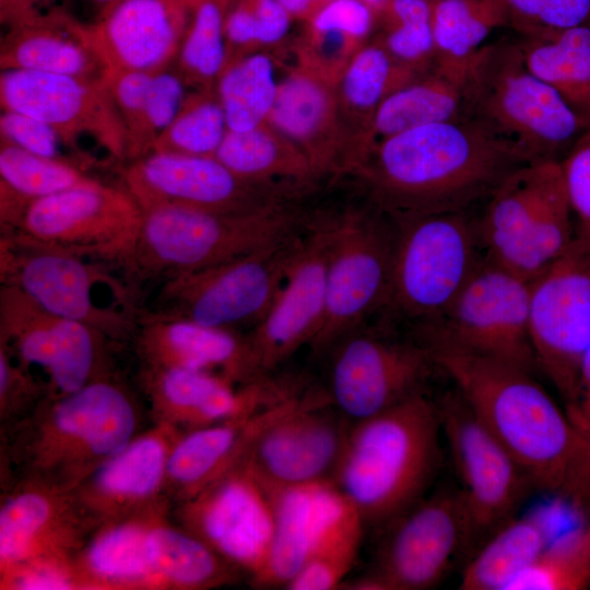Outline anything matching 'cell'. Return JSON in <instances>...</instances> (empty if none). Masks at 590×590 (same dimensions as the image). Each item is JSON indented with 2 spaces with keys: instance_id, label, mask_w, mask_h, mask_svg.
<instances>
[{
  "instance_id": "6da1fadb",
  "label": "cell",
  "mask_w": 590,
  "mask_h": 590,
  "mask_svg": "<svg viewBox=\"0 0 590 590\" xmlns=\"http://www.w3.org/2000/svg\"><path fill=\"white\" fill-rule=\"evenodd\" d=\"M425 349L535 489L585 510L590 498V439L533 371L492 357Z\"/></svg>"
},
{
  "instance_id": "7a4b0ae2",
  "label": "cell",
  "mask_w": 590,
  "mask_h": 590,
  "mask_svg": "<svg viewBox=\"0 0 590 590\" xmlns=\"http://www.w3.org/2000/svg\"><path fill=\"white\" fill-rule=\"evenodd\" d=\"M141 403L117 375L67 394H48L0 429L1 489L28 482L72 491L142 429Z\"/></svg>"
},
{
  "instance_id": "3957f363",
  "label": "cell",
  "mask_w": 590,
  "mask_h": 590,
  "mask_svg": "<svg viewBox=\"0 0 590 590\" xmlns=\"http://www.w3.org/2000/svg\"><path fill=\"white\" fill-rule=\"evenodd\" d=\"M528 163L511 145L460 119L380 140L369 176L380 200L400 215L464 211Z\"/></svg>"
},
{
  "instance_id": "277c9868",
  "label": "cell",
  "mask_w": 590,
  "mask_h": 590,
  "mask_svg": "<svg viewBox=\"0 0 590 590\" xmlns=\"http://www.w3.org/2000/svg\"><path fill=\"white\" fill-rule=\"evenodd\" d=\"M440 437L437 402L425 391L351 424L333 483L365 527L384 529L424 498Z\"/></svg>"
},
{
  "instance_id": "5b68a950",
  "label": "cell",
  "mask_w": 590,
  "mask_h": 590,
  "mask_svg": "<svg viewBox=\"0 0 590 590\" xmlns=\"http://www.w3.org/2000/svg\"><path fill=\"white\" fill-rule=\"evenodd\" d=\"M172 503L97 528L74 559L80 590H209L244 574L179 526Z\"/></svg>"
},
{
  "instance_id": "8992f818",
  "label": "cell",
  "mask_w": 590,
  "mask_h": 590,
  "mask_svg": "<svg viewBox=\"0 0 590 590\" xmlns=\"http://www.w3.org/2000/svg\"><path fill=\"white\" fill-rule=\"evenodd\" d=\"M463 120L530 163L560 161L590 127L527 67L518 40L483 45L472 57Z\"/></svg>"
},
{
  "instance_id": "52a82bcc",
  "label": "cell",
  "mask_w": 590,
  "mask_h": 590,
  "mask_svg": "<svg viewBox=\"0 0 590 590\" xmlns=\"http://www.w3.org/2000/svg\"><path fill=\"white\" fill-rule=\"evenodd\" d=\"M305 227L279 203L237 213L185 206L143 212L133 244L118 263L131 284L161 282L251 253Z\"/></svg>"
},
{
  "instance_id": "ba28073f",
  "label": "cell",
  "mask_w": 590,
  "mask_h": 590,
  "mask_svg": "<svg viewBox=\"0 0 590 590\" xmlns=\"http://www.w3.org/2000/svg\"><path fill=\"white\" fill-rule=\"evenodd\" d=\"M477 223L485 258L532 281L574 237L558 161L522 165L487 198Z\"/></svg>"
},
{
  "instance_id": "9c48e42d",
  "label": "cell",
  "mask_w": 590,
  "mask_h": 590,
  "mask_svg": "<svg viewBox=\"0 0 590 590\" xmlns=\"http://www.w3.org/2000/svg\"><path fill=\"white\" fill-rule=\"evenodd\" d=\"M393 233L389 294L408 318L433 322L450 307L482 260L477 224L464 211L401 215Z\"/></svg>"
},
{
  "instance_id": "30bf717a",
  "label": "cell",
  "mask_w": 590,
  "mask_h": 590,
  "mask_svg": "<svg viewBox=\"0 0 590 590\" xmlns=\"http://www.w3.org/2000/svg\"><path fill=\"white\" fill-rule=\"evenodd\" d=\"M459 481L458 498L469 558L495 531L518 515L535 492L530 477L457 391L437 402Z\"/></svg>"
},
{
  "instance_id": "8fae6325",
  "label": "cell",
  "mask_w": 590,
  "mask_h": 590,
  "mask_svg": "<svg viewBox=\"0 0 590 590\" xmlns=\"http://www.w3.org/2000/svg\"><path fill=\"white\" fill-rule=\"evenodd\" d=\"M305 227L251 253L162 281L146 312L226 329L257 324L282 286Z\"/></svg>"
},
{
  "instance_id": "7c38bea8",
  "label": "cell",
  "mask_w": 590,
  "mask_h": 590,
  "mask_svg": "<svg viewBox=\"0 0 590 590\" xmlns=\"http://www.w3.org/2000/svg\"><path fill=\"white\" fill-rule=\"evenodd\" d=\"M0 284L20 288L51 314L87 323L115 343L132 340L138 316L98 305L93 290L107 285L129 302L128 286L101 266L20 232L0 233Z\"/></svg>"
},
{
  "instance_id": "4fadbf2b",
  "label": "cell",
  "mask_w": 590,
  "mask_h": 590,
  "mask_svg": "<svg viewBox=\"0 0 590 590\" xmlns=\"http://www.w3.org/2000/svg\"><path fill=\"white\" fill-rule=\"evenodd\" d=\"M530 282L485 258L448 310L436 321L422 324L417 341L427 349L492 357L534 371Z\"/></svg>"
},
{
  "instance_id": "5bb4252c",
  "label": "cell",
  "mask_w": 590,
  "mask_h": 590,
  "mask_svg": "<svg viewBox=\"0 0 590 590\" xmlns=\"http://www.w3.org/2000/svg\"><path fill=\"white\" fill-rule=\"evenodd\" d=\"M529 334L538 368L569 403L590 346V240L567 249L530 282Z\"/></svg>"
},
{
  "instance_id": "9a60e30c",
  "label": "cell",
  "mask_w": 590,
  "mask_h": 590,
  "mask_svg": "<svg viewBox=\"0 0 590 590\" xmlns=\"http://www.w3.org/2000/svg\"><path fill=\"white\" fill-rule=\"evenodd\" d=\"M98 329L51 314L15 286H0V344L48 375L49 394L74 392L114 374L110 344Z\"/></svg>"
},
{
  "instance_id": "2e32d148",
  "label": "cell",
  "mask_w": 590,
  "mask_h": 590,
  "mask_svg": "<svg viewBox=\"0 0 590 590\" xmlns=\"http://www.w3.org/2000/svg\"><path fill=\"white\" fill-rule=\"evenodd\" d=\"M393 234L375 217L349 212L330 224L326 305L309 347L320 354L387 304Z\"/></svg>"
},
{
  "instance_id": "e0dca14e",
  "label": "cell",
  "mask_w": 590,
  "mask_h": 590,
  "mask_svg": "<svg viewBox=\"0 0 590 590\" xmlns=\"http://www.w3.org/2000/svg\"><path fill=\"white\" fill-rule=\"evenodd\" d=\"M369 569L341 588L427 590L437 587L464 551V522L457 491H439L389 526Z\"/></svg>"
},
{
  "instance_id": "ac0fdd59",
  "label": "cell",
  "mask_w": 590,
  "mask_h": 590,
  "mask_svg": "<svg viewBox=\"0 0 590 590\" xmlns=\"http://www.w3.org/2000/svg\"><path fill=\"white\" fill-rule=\"evenodd\" d=\"M172 516L256 587L270 554L273 509L269 492L245 459L197 495L174 505Z\"/></svg>"
},
{
  "instance_id": "d6986e66",
  "label": "cell",
  "mask_w": 590,
  "mask_h": 590,
  "mask_svg": "<svg viewBox=\"0 0 590 590\" xmlns=\"http://www.w3.org/2000/svg\"><path fill=\"white\" fill-rule=\"evenodd\" d=\"M142 217V209L122 186L98 180L33 201L13 232L85 258L119 263Z\"/></svg>"
},
{
  "instance_id": "ffe728a7",
  "label": "cell",
  "mask_w": 590,
  "mask_h": 590,
  "mask_svg": "<svg viewBox=\"0 0 590 590\" xmlns=\"http://www.w3.org/2000/svg\"><path fill=\"white\" fill-rule=\"evenodd\" d=\"M331 404L350 422L379 414L424 392L436 367L417 341H398L353 331L332 349Z\"/></svg>"
},
{
  "instance_id": "44dd1931",
  "label": "cell",
  "mask_w": 590,
  "mask_h": 590,
  "mask_svg": "<svg viewBox=\"0 0 590 590\" xmlns=\"http://www.w3.org/2000/svg\"><path fill=\"white\" fill-rule=\"evenodd\" d=\"M94 531L73 489L28 482L2 488L0 581L26 569L74 566Z\"/></svg>"
},
{
  "instance_id": "7402d4cb",
  "label": "cell",
  "mask_w": 590,
  "mask_h": 590,
  "mask_svg": "<svg viewBox=\"0 0 590 590\" xmlns=\"http://www.w3.org/2000/svg\"><path fill=\"white\" fill-rule=\"evenodd\" d=\"M351 424L327 392L307 391L259 433L245 461L266 488L333 482Z\"/></svg>"
},
{
  "instance_id": "603a6c76",
  "label": "cell",
  "mask_w": 590,
  "mask_h": 590,
  "mask_svg": "<svg viewBox=\"0 0 590 590\" xmlns=\"http://www.w3.org/2000/svg\"><path fill=\"white\" fill-rule=\"evenodd\" d=\"M0 104L48 123L75 149L76 139L88 135L115 158L127 160L126 127L104 76L3 70Z\"/></svg>"
},
{
  "instance_id": "cb8c5ba5",
  "label": "cell",
  "mask_w": 590,
  "mask_h": 590,
  "mask_svg": "<svg viewBox=\"0 0 590 590\" xmlns=\"http://www.w3.org/2000/svg\"><path fill=\"white\" fill-rule=\"evenodd\" d=\"M139 385L153 423L180 432L249 416L300 391L266 376L237 386L220 374L140 365Z\"/></svg>"
},
{
  "instance_id": "d4e9b609",
  "label": "cell",
  "mask_w": 590,
  "mask_h": 590,
  "mask_svg": "<svg viewBox=\"0 0 590 590\" xmlns=\"http://www.w3.org/2000/svg\"><path fill=\"white\" fill-rule=\"evenodd\" d=\"M120 176L143 212L185 206L237 213L278 203L267 184L238 177L215 156L151 152L129 161Z\"/></svg>"
},
{
  "instance_id": "484cf974",
  "label": "cell",
  "mask_w": 590,
  "mask_h": 590,
  "mask_svg": "<svg viewBox=\"0 0 590 590\" xmlns=\"http://www.w3.org/2000/svg\"><path fill=\"white\" fill-rule=\"evenodd\" d=\"M330 222L306 226L282 286L246 335L255 366L268 376L303 345H310L324 315Z\"/></svg>"
},
{
  "instance_id": "4316f807",
  "label": "cell",
  "mask_w": 590,
  "mask_h": 590,
  "mask_svg": "<svg viewBox=\"0 0 590 590\" xmlns=\"http://www.w3.org/2000/svg\"><path fill=\"white\" fill-rule=\"evenodd\" d=\"M181 433L153 423L73 489L95 530L169 502L165 492L167 460Z\"/></svg>"
},
{
  "instance_id": "83f0119b",
  "label": "cell",
  "mask_w": 590,
  "mask_h": 590,
  "mask_svg": "<svg viewBox=\"0 0 590 590\" xmlns=\"http://www.w3.org/2000/svg\"><path fill=\"white\" fill-rule=\"evenodd\" d=\"M189 19L188 0H122L88 33L107 70L154 73L176 61Z\"/></svg>"
},
{
  "instance_id": "f1b7e54d",
  "label": "cell",
  "mask_w": 590,
  "mask_h": 590,
  "mask_svg": "<svg viewBox=\"0 0 590 590\" xmlns=\"http://www.w3.org/2000/svg\"><path fill=\"white\" fill-rule=\"evenodd\" d=\"M131 341L140 365L212 371L237 386L266 377L255 366L246 335L232 329L142 312Z\"/></svg>"
},
{
  "instance_id": "f546056e",
  "label": "cell",
  "mask_w": 590,
  "mask_h": 590,
  "mask_svg": "<svg viewBox=\"0 0 590 590\" xmlns=\"http://www.w3.org/2000/svg\"><path fill=\"white\" fill-rule=\"evenodd\" d=\"M307 391L256 414L182 432L173 445L165 492L172 506L197 495L239 464L259 433Z\"/></svg>"
},
{
  "instance_id": "4dcf8cb0",
  "label": "cell",
  "mask_w": 590,
  "mask_h": 590,
  "mask_svg": "<svg viewBox=\"0 0 590 590\" xmlns=\"http://www.w3.org/2000/svg\"><path fill=\"white\" fill-rule=\"evenodd\" d=\"M273 509V538L257 588L285 587L334 526L349 502L333 482L266 488Z\"/></svg>"
},
{
  "instance_id": "1f68e13d",
  "label": "cell",
  "mask_w": 590,
  "mask_h": 590,
  "mask_svg": "<svg viewBox=\"0 0 590 590\" xmlns=\"http://www.w3.org/2000/svg\"><path fill=\"white\" fill-rule=\"evenodd\" d=\"M0 68L81 78H103L107 70L91 40L88 23L66 10L8 27Z\"/></svg>"
},
{
  "instance_id": "d6a6232c",
  "label": "cell",
  "mask_w": 590,
  "mask_h": 590,
  "mask_svg": "<svg viewBox=\"0 0 590 590\" xmlns=\"http://www.w3.org/2000/svg\"><path fill=\"white\" fill-rule=\"evenodd\" d=\"M472 57L436 56L428 72L389 94L374 109L373 132L382 140L425 125L462 119Z\"/></svg>"
},
{
  "instance_id": "836d02e7",
  "label": "cell",
  "mask_w": 590,
  "mask_h": 590,
  "mask_svg": "<svg viewBox=\"0 0 590 590\" xmlns=\"http://www.w3.org/2000/svg\"><path fill=\"white\" fill-rule=\"evenodd\" d=\"M553 528L547 509L517 515L468 558L459 589L508 590L553 539Z\"/></svg>"
},
{
  "instance_id": "e575fe53",
  "label": "cell",
  "mask_w": 590,
  "mask_h": 590,
  "mask_svg": "<svg viewBox=\"0 0 590 590\" xmlns=\"http://www.w3.org/2000/svg\"><path fill=\"white\" fill-rule=\"evenodd\" d=\"M0 233L13 232L35 200L98 181L85 166L30 153L0 142Z\"/></svg>"
},
{
  "instance_id": "d590c367",
  "label": "cell",
  "mask_w": 590,
  "mask_h": 590,
  "mask_svg": "<svg viewBox=\"0 0 590 590\" xmlns=\"http://www.w3.org/2000/svg\"><path fill=\"white\" fill-rule=\"evenodd\" d=\"M529 70L590 123V25L518 39Z\"/></svg>"
},
{
  "instance_id": "8d00e7d4",
  "label": "cell",
  "mask_w": 590,
  "mask_h": 590,
  "mask_svg": "<svg viewBox=\"0 0 590 590\" xmlns=\"http://www.w3.org/2000/svg\"><path fill=\"white\" fill-rule=\"evenodd\" d=\"M214 156L238 177L259 184L274 177L303 181L317 173L298 146L267 123L245 131L228 129Z\"/></svg>"
},
{
  "instance_id": "74e56055",
  "label": "cell",
  "mask_w": 590,
  "mask_h": 590,
  "mask_svg": "<svg viewBox=\"0 0 590 590\" xmlns=\"http://www.w3.org/2000/svg\"><path fill=\"white\" fill-rule=\"evenodd\" d=\"M332 114L333 99L328 84L317 72L303 70L279 83L267 122L298 146L315 166L314 144L329 127Z\"/></svg>"
},
{
  "instance_id": "f35d334b",
  "label": "cell",
  "mask_w": 590,
  "mask_h": 590,
  "mask_svg": "<svg viewBox=\"0 0 590 590\" xmlns=\"http://www.w3.org/2000/svg\"><path fill=\"white\" fill-rule=\"evenodd\" d=\"M278 85L267 56L253 54L229 61L216 82L228 129L245 131L267 123Z\"/></svg>"
},
{
  "instance_id": "ab89813d",
  "label": "cell",
  "mask_w": 590,
  "mask_h": 590,
  "mask_svg": "<svg viewBox=\"0 0 590 590\" xmlns=\"http://www.w3.org/2000/svg\"><path fill=\"white\" fill-rule=\"evenodd\" d=\"M189 24L176 59L186 85L211 90L227 62L224 23L232 0H188Z\"/></svg>"
},
{
  "instance_id": "60d3db41",
  "label": "cell",
  "mask_w": 590,
  "mask_h": 590,
  "mask_svg": "<svg viewBox=\"0 0 590 590\" xmlns=\"http://www.w3.org/2000/svg\"><path fill=\"white\" fill-rule=\"evenodd\" d=\"M498 26L506 24L494 0L433 1L432 27L437 57L469 59Z\"/></svg>"
},
{
  "instance_id": "b9f144b4",
  "label": "cell",
  "mask_w": 590,
  "mask_h": 590,
  "mask_svg": "<svg viewBox=\"0 0 590 590\" xmlns=\"http://www.w3.org/2000/svg\"><path fill=\"white\" fill-rule=\"evenodd\" d=\"M590 587V527L553 536L508 590H583Z\"/></svg>"
},
{
  "instance_id": "7bdbcfd3",
  "label": "cell",
  "mask_w": 590,
  "mask_h": 590,
  "mask_svg": "<svg viewBox=\"0 0 590 590\" xmlns=\"http://www.w3.org/2000/svg\"><path fill=\"white\" fill-rule=\"evenodd\" d=\"M365 524L350 505L284 587L290 590L341 588L357 559Z\"/></svg>"
},
{
  "instance_id": "ee69618b",
  "label": "cell",
  "mask_w": 590,
  "mask_h": 590,
  "mask_svg": "<svg viewBox=\"0 0 590 590\" xmlns=\"http://www.w3.org/2000/svg\"><path fill=\"white\" fill-rule=\"evenodd\" d=\"M228 130L223 107L211 90L188 94L151 152L214 156ZM150 152V153H151Z\"/></svg>"
},
{
  "instance_id": "f6af8a7d",
  "label": "cell",
  "mask_w": 590,
  "mask_h": 590,
  "mask_svg": "<svg viewBox=\"0 0 590 590\" xmlns=\"http://www.w3.org/2000/svg\"><path fill=\"white\" fill-rule=\"evenodd\" d=\"M425 72V68L396 59L384 45L358 49L342 73V93L347 104L364 110L374 109L389 94Z\"/></svg>"
},
{
  "instance_id": "bcb514c9",
  "label": "cell",
  "mask_w": 590,
  "mask_h": 590,
  "mask_svg": "<svg viewBox=\"0 0 590 590\" xmlns=\"http://www.w3.org/2000/svg\"><path fill=\"white\" fill-rule=\"evenodd\" d=\"M429 0H389L385 48L399 61L426 68L436 59Z\"/></svg>"
},
{
  "instance_id": "7dc6e473",
  "label": "cell",
  "mask_w": 590,
  "mask_h": 590,
  "mask_svg": "<svg viewBox=\"0 0 590 590\" xmlns=\"http://www.w3.org/2000/svg\"><path fill=\"white\" fill-rule=\"evenodd\" d=\"M185 86L178 72L170 68L153 74L139 122L128 137V161L151 152L156 139L179 111L186 97Z\"/></svg>"
},
{
  "instance_id": "c3c4849f",
  "label": "cell",
  "mask_w": 590,
  "mask_h": 590,
  "mask_svg": "<svg viewBox=\"0 0 590 590\" xmlns=\"http://www.w3.org/2000/svg\"><path fill=\"white\" fill-rule=\"evenodd\" d=\"M293 17L278 0H237L224 23L227 57L233 49L268 45L282 39Z\"/></svg>"
},
{
  "instance_id": "681fc988",
  "label": "cell",
  "mask_w": 590,
  "mask_h": 590,
  "mask_svg": "<svg viewBox=\"0 0 590 590\" xmlns=\"http://www.w3.org/2000/svg\"><path fill=\"white\" fill-rule=\"evenodd\" d=\"M374 13L362 0H331L307 20L311 46L347 54L370 32Z\"/></svg>"
},
{
  "instance_id": "f907efd6",
  "label": "cell",
  "mask_w": 590,
  "mask_h": 590,
  "mask_svg": "<svg viewBox=\"0 0 590 590\" xmlns=\"http://www.w3.org/2000/svg\"><path fill=\"white\" fill-rule=\"evenodd\" d=\"M520 36L590 25V0H494Z\"/></svg>"
},
{
  "instance_id": "816d5d0a",
  "label": "cell",
  "mask_w": 590,
  "mask_h": 590,
  "mask_svg": "<svg viewBox=\"0 0 590 590\" xmlns=\"http://www.w3.org/2000/svg\"><path fill=\"white\" fill-rule=\"evenodd\" d=\"M48 394L47 381L38 380L0 344V429L28 416Z\"/></svg>"
},
{
  "instance_id": "f5cc1de1",
  "label": "cell",
  "mask_w": 590,
  "mask_h": 590,
  "mask_svg": "<svg viewBox=\"0 0 590 590\" xmlns=\"http://www.w3.org/2000/svg\"><path fill=\"white\" fill-rule=\"evenodd\" d=\"M575 235L590 240V127L558 161Z\"/></svg>"
},
{
  "instance_id": "db71d44e",
  "label": "cell",
  "mask_w": 590,
  "mask_h": 590,
  "mask_svg": "<svg viewBox=\"0 0 590 590\" xmlns=\"http://www.w3.org/2000/svg\"><path fill=\"white\" fill-rule=\"evenodd\" d=\"M0 134L1 141L30 153L50 158L71 160L85 166V164L63 154V149H72L75 152L78 149L72 146L56 129L26 114L2 109Z\"/></svg>"
},
{
  "instance_id": "11a10c76",
  "label": "cell",
  "mask_w": 590,
  "mask_h": 590,
  "mask_svg": "<svg viewBox=\"0 0 590 590\" xmlns=\"http://www.w3.org/2000/svg\"><path fill=\"white\" fill-rule=\"evenodd\" d=\"M564 410L571 423L590 439V346L580 364L576 394Z\"/></svg>"
},
{
  "instance_id": "9f6ffc18",
  "label": "cell",
  "mask_w": 590,
  "mask_h": 590,
  "mask_svg": "<svg viewBox=\"0 0 590 590\" xmlns=\"http://www.w3.org/2000/svg\"><path fill=\"white\" fill-rule=\"evenodd\" d=\"M54 0H0V21L7 28L56 11Z\"/></svg>"
},
{
  "instance_id": "6f0895ef",
  "label": "cell",
  "mask_w": 590,
  "mask_h": 590,
  "mask_svg": "<svg viewBox=\"0 0 590 590\" xmlns=\"http://www.w3.org/2000/svg\"><path fill=\"white\" fill-rule=\"evenodd\" d=\"M294 19L309 20L317 11L331 0H278Z\"/></svg>"
},
{
  "instance_id": "680465c9",
  "label": "cell",
  "mask_w": 590,
  "mask_h": 590,
  "mask_svg": "<svg viewBox=\"0 0 590 590\" xmlns=\"http://www.w3.org/2000/svg\"><path fill=\"white\" fill-rule=\"evenodd\" d=\"M122 0H83L86 9L92 16L94 23L105 17L110 11H113Z\"/></svg>"
},
{
  "instance_id": "91938a15",
  "label": "cell",
  "mask_w": 590,
  "mask_h": 590,
  "mask_svg": "<svg viewBox=\"0 0 590 590\" xmlns=\"http://www.w3.org/2000/svg\"><path fill=\"white\" fill-rule=\"evenodd\" d=\"M365 2L368 7H370L374 12L376 11H384L389 0H362Z\"/></svg>"
},
{
  "instance_id": "94428289",
  "label": "cell",
  "mask_w": 590,
  "mask_h": 590,
  "mask_svg": "<svg viewBox=\"0 0 590 590\" xmlns=\"http://www.w3.org/2000/svg\"><path fill=\"white\" fill-rule=\"evenodd\" d=\"M585 510L587 511V515H588V518H587V522H586V523L590 527V498H589V500H588V504H587Z\"/></svg>"
},
{
  "instance_id": "6125c7cd",
  "label": "cell",
  "mask_w": 590,
  "mask_h": 590,
  "mask_svg": "<svg viewBox=\"0 0 590 590\" xmlns=\"http://www.w3.org/2000/svg\"><path fill=\"white\" fill-rule=\"evenodd\" d=\"M434 1V0H433Z\"/></svg>"
}]
</instances>
